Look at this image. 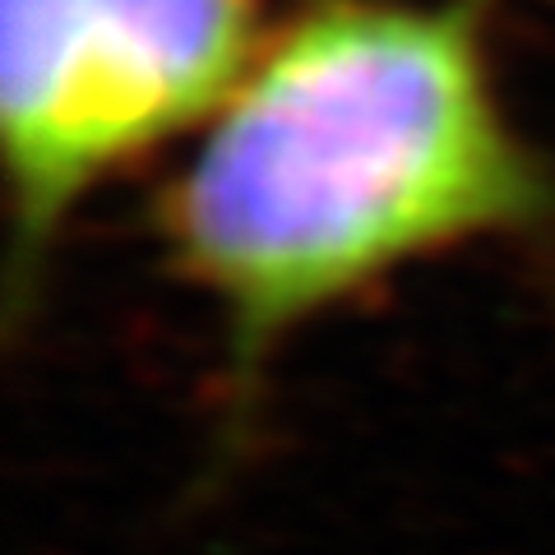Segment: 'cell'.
I'll return each instance as SVG.
<instances>
[{
	"label": "cell",
	"instance_id": "2",
	"mask_svg": "<svg viewBox=\"0 0 555 555\" xmlns=\"http://www.w3.org/2000/svg\"><path fill=\"white\" fill-rule=\"evenodd\" d=\"M269 0H0L10 320L42 297L69 218L204 130L264 42Z\"/></svg>",
	"mask_w": 555,
	"mask_h": 555
},
{
	"label": "cell",
	"instance_id": "1",
	"mask_svg": "<svg viewBox=\"0 0 555 555\" xmlns=\"http://www.w3.org/2000/svg\"><path fill=\"white\" fill-rule=\"evenodd\" d=\"M495 14L301 0L158 190V250L222 334V459L306 324L426 259L555 232V163L505 107Z\"/></svg>",
	"mask_w": 555,
	"mask_h": 555
}]
</instances>
